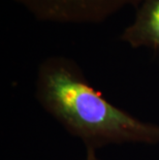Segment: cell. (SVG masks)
<instances>
[{"instance_id": "obj_4", "label": "cell", "mask_w": 159, "mask_h": 160, "mask_svg": "<svg viewBox=\"0 0 159 160\" xmlns=\"http://www.w3.org/2000/svg\"><path fill=\"white\" fill-rule=\"evenodd\" d=\"M84 160H101V159H99L97 157L96 151H94V150H87L86 158Z\"/></svg>"}, {"instance_id": "obj_3", "label": "cell", "mask_w": 159, "mask_h": 160, "mask_svg": "<svg viewBox=\"0 0 159 160\" xmlns=\"http://www.w3.org/2000/svg\"><path fill=\"white\" fill-rule=\"evenodd\" d=\"M131 48L146 47L159 51V0H144L137 8L133 23L120 35Z\"/></svg>"}, {"instance_id": "obj_1", "label": "cell", "mask_w": 159, "mask_h": 160, "mask_svg": "<svg viewBox=\"0 0 159 160\" xmlns=\"http://www.w3.org/2000/svg\"><path fill=\"white\" fill-rule=\"evenodd\" d=\"M35 97L87 150L96 151L109 145L159 144V125L142 121L107 100L69 58L52 56L39 64Z\"/></svg>"}, {"instance_id": "obj_2", "label": "cell", "mask_w": 159, "mask_h": 160, "mask_svg": "<svg viewBox=\"0 0 159 160\" xmlns=\"http://www.w3.org/2000/svg\"><path fill=\"white\" fill-rule=\"evenodd\" d=\"M38 21L65 24L103 22L126 6L138 8L144 0H13Z\"/></svg>"}]
</instances>
